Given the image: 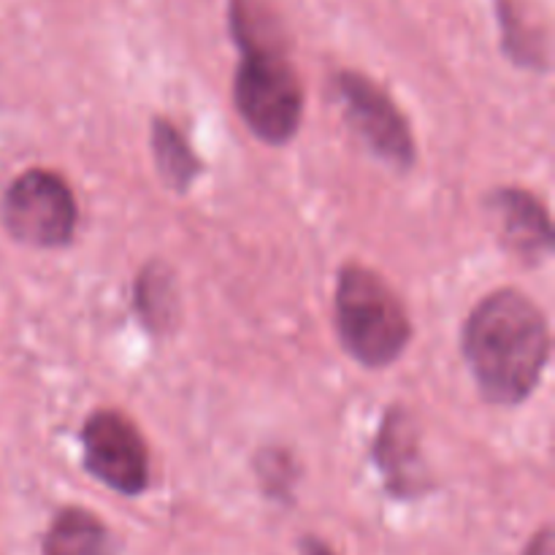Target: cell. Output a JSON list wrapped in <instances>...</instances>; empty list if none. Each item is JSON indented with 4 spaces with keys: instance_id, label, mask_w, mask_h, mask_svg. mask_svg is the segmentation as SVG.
<instances>
[{
    "instance_id": "cell-10",
    "label": "cell",
    "mask_w": 555,
    "mask_h": 555,
    "mask_svg": "<svg viewBox=\"0 0 555 555\" xmlns=\"http://www.w3.org/2000/svg\"><path fill=\"white\" fill-rule=\"evenodd\" d=\"M152 150H155V163L163 182L171 190H177V193H188L195 177L204 171L195 152L190 150L188 139L168 119H155V128H152Z\"/></svg>"
},
{
    "instance_id": "cell-9",
    "label": "cell",
    "mask_w": 555,
    "mask_h": 555,
    "mask_svg": "<svg viewBox=\"0 0 555 555\" xmlns=\"http://www.w3.org/2000/svg\"><path fill=\"white\" fill-rule=\"evenodd\" d=\"M43 555H117V551L103 520L87 509L65 507L43 537Z\"/></svg>"
},
{
    "instance_id": "cell-12",
    "label": "cell",
    "mask_w": 555,
    "mask_h": 555,
    "mask_svg": "<svg viewBox=\"0 0 555 555\" xmlns=\"http://www.w3.org/2000/svg\"><path fill=\"white\" fill-rule=\"evenodd\" d=\"M553 553H555L553 529H551V526H545L540 534H534V540L529 542V547H526L524 555H553Z\"/></svg>"
},
{
    "instance_id": "cell-1",
    "label": "cell",
    "mask_w": 555,
    "mask_h": 555,
    "mask_svg": "<svg viewBox=\"0 0 555 555\" xmlns=\"http://www.w3.org/2000/svg\"><path fill=\"white\" fill-rule=\"evenodd\" d=\"M461 350L482 399L496 406H515L529 399L545 374L551 325L529 296L496 291L466 318Z\"/></svg>"
},
{
    "instance_id": "cell-8",
    "label": "cell",
    "mask_w": 555,
    "mask_h": 555,
    "mask_svg": "<svg viewBox=\"0 0 555 555\" xmlns=\"http://www.w3.org/2000/svg\"><path fill=\"white\" fill-rule=\"evenodd\" d=\"M377 464L383 469L388 488L399 496H415L423 491L426 475L421 472V459H417L415 426L410 423L406 412H390L385 417V426L377 437Z\"/></svg>"
},
{
    "instance_id": "cell-3",
    "label": "cell",
    "mask_w": 555,
    "mask_h": 555,
    "mask_svg": "<svg viewBox=\"0 0 555 555\" xmlns=\"http://www.w3.org/2000/svg\"><path fill=\"white\" fill-rule=\"evenodd\" d=\"M334 312L341 347L363 366H390L410 345L412 323L404 304L366 266L352 263L339 271Z\"/></svg>"
},
{
    "instance_id": "cell-13",
    "label": "cell",
    "mask_w": 555,
    "mask_h": 555,
    "mask_svg": "<svg viewBox=\"0 0 555 555\" xmlns=\"http://www.w3.org/2000/svg\"><path fill=\"white\" fill-rule=\"evenodd\" d=\"M301 555H336V553L331 551L323 540H318V537H307V540L301 542Z\"/></svg>"
},
{
    "instance_id": "cell-4",
    "label": "cell",
    "mask_w": 555,
    "mask_h": 555,
    "mask_svg": "<svg viewBox=\"0 0 555 555\" xmlns=\"http://www.w3.org/2000/svg\"><path fill=\"white\" fill-rule=\"evenodd\" d=\"M0 220L16 242L27 247L57 249L74 238L79 209L63 177L43 168H30L5 188Z\"/></svg>"
},
{
    "instance_id": "cell-6",
    "label": "cell",
    "mask_w": 555,
    "mask_h": 555,
    "mask_svg": "<svg viewBox=\"0 0 555 555\" xmlns=\"http://www.w3.org/2000/svg\"><path fill=\"white\" fill-rule=\"evenodd\" d=\"M334 87L345 101L347 119L363 139V144L385 163L406 171L415 163V141H412L406 117L390 101L388 92L379 90L369 76L356 74V70H345L336 76Z\"/></svg>"
},
{
    "instance_id": "cell-2",
    "label": "cell",
    "mask_w": 555,
    "mask_h": 555,
    "mask_svg": "<svg viewBox=\"0 0 555 555\" xmlns=\"http://www.w3.org/2000/svg\"><path fill=\"white\" fill-rule=\"evenodd\" d=\"M228 27L242 52L233 101L244 125L266 144H287L301 125L304 87L280 25L263 0H231Z\"/></svg>"
},
{
    "instance_id": "cell-11",
    "label": "cell",
    "mask_w": 555,
    "mask_h": 555,
    "mask_svg": "<svg viewBox=\"0 0 555 555\" xmlns=\"http://www.w3.org/2000/svg\"><path fill=\"white\" fill-rule=\"evenodd\" d=\"M135 309L150 328H166L177 312V293L173 280L160 263H150L135 285Z\"/></svg>"
},
{
    "instance_id": "cell-7",
    "label": "cell",
    "mask_w": 555,
    "mask_h": 555,
    "mask_svg": "<svg viewBox=\"0 0 555 555\" xmlns=\"http://www.w3.org/2000/svg\"><path fill=\"white\" fill-rule=\"evenodd\" d=\"M488 211L499 220V236L515 258L526 263H542L551 258V215L537 195L524 188H499L488 198Z\"/></svg>"
},
{
    "instance_id": "cell-5",
    "label": "cell",
    "mask_w": 555,
    "mask_h": 555,
    "mask_svg": "<svg viewBox=\"0 0 555 555\" xmlns=\"http://www.w3.org/2000/svg\"><path fill=\"white\" fill-rule=\"evenodd\" d=\"M85 469L122 496H139L150 486V453L139 428L114 410H98L81 428Z\"/></svg>"
}]
</instances>
